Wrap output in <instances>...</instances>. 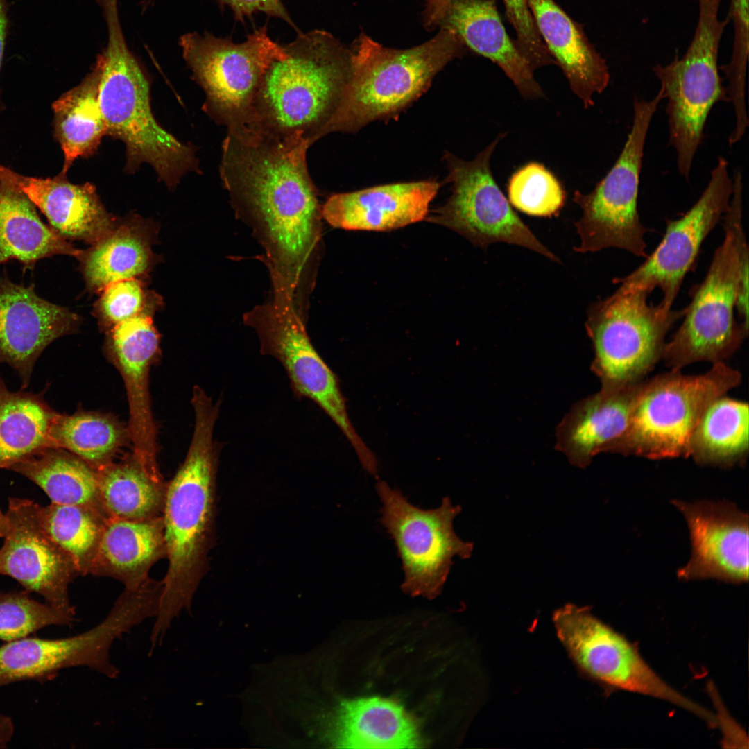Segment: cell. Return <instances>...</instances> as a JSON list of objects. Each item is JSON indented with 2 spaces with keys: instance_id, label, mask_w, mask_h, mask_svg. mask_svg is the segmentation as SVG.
Returning <instances> with one entry per match:
<instances>
[{
  "instance_id": "6da1fadb",
  "label": "cell",
  "mask_w": 749,
  "mask_h": 749,
  "mask_svg": "<svg viewBox=\"0 0 749 749\" xmlns=\"http://www.w3.org/2000/svg\"><path fill=\"white\" fill-rule=\"evenodd\" d=\"M303 141L227 133L220 175L236 216L264 250L261 261L298 305L309 302L321 246V207Z\"/></svg>"
},
{
  "instance_id": "7a4b0ae2",
  "label": "cell",
  "mask_w": 749,
  "mask_h": 749,
  "mask_svg": "<svg viewBox=\"0 0 749 749\" xmlns=\"http://www.w3.org/2000/svg\"><path fill=\"white\" fill-rule=\"evenodd\" d=\"M194 428L184 462L167 482L162 512L169 561L157 613L150 635L158 646L173 621L189 610L209 567L215 535L216 479L223 447L214 439L220 412L203 388L193 391Z\"/></svg>"
},
{
  "instance_id": "3957f363",
  "label": "cell",
  "mask_w": 749,
  "mask_h": 749,
  "mask_svg": "<svg viewBox=\"0 0 749 749\" xmlns=\"http://www.w3.org/2000/svg\"><path fill=\"white\" fill-rule=\"evenodd\" d=\"M286 57L266 70L255 101L260 136L301 140L325 135L351 71L350 50L329 33H300L284 46Z\"/></svg>"
},
{
  "instance_id": "277c9868",
  "label": "cell",
  "mask_w": 749,
  "mask_h": 749,
  "mask_svg": "<svg viewBox=\"0 0 749 749\" xmlns=\"http://www.w3.org/2000/svg\"><path fill=\"white\" fill-rule=\"evenodd\" d=\"M107 29L105 47L94 66L98 71V100L107 135L126 147L128 172L150 164L159 179L174 187L189 171L199 172L193 148L182 144L155 120L150 85L129 49L120 23L118 0H96Z\"/></svg>"
},
{
  "instance_id": "5b68a950",
  "label": "cell",
  "mask_w": 749,
  "mask_h": 749,
  "mask_svg": "<svg viewBox=\"0 0 749 749\" xmlns=\"http://www.w3.org/2000/svg\"><path fill=\"white\" fill-rule=\"evenodd\" d=\"M463 51L459 37L446 26L429 41L406 49L385 47L361 33L350 49L348 83L325 135L354 132L399 114Z\"/></svg>"
},
{
  "instance_id": "8992f818",
  "label": "cell",
  "mask_w": 749,
  "mask_h": 749,
  "mask_svg": "<svg viewBox=\"0 0 749 749\" xmlns=\"http://www.w3.org/2000/svg\"><path fill=\"white\" fill-rule=\"evenodd\" d=\"M741 382V374L725 362L707 372L679 370L644 379L628 424L605 453L648 459L688 457L691 434L707 408Z\"/></svg>"
},
{
  "instance_id": "52a82bcc",
  "label": "cell",
  "mask_w": 749,
  "mask_h": 749,
  "mask_svg": "<svg viewBox=\"0 0 749 749\" xmlns=\"http://www.w3.org/2000/svg\"><path fill=\"white\" fill-rule=\"evenodd\" d=\"M725 236L704 279L692 290L683 321L666 343L661 359L680 370L698 361L724 362L748 336L735 318L739 274L748 273V248L741 217L723 218Z\"/></svg>"
},
{
  "instance_id": "ba28073f",
  "label": "cell",
  "mask_w": 749,
  "mask_h": 749,
  "mask_svg": "<svg viewBox=\"0 0 749 749\" xmlns=\"http://www.w3.org/2000/svg\"><path fill=\"white\" fill-rule=\"evenodd\" d=\"M179 45L205 92L204 110L239 139L259 137L255 111L257 90L271 62L286 57L284 46L270 37L266 26L241 43L193 32L182 35Z\"/></svg>"
},
{
  "instance_id": "9c48e42d",
  "label": "cell",
  "mask_w": 749,
  "mask_h": 749,
  "mask_svg": "<svg viewBox=\"0 0 749 749\" xmlns=\"http://www.w3.org/2000/svg\"><path fill=\"white\" fill-rule=\"evenodd\" d=\"M698 17L691 42L682 58L657 64L653 71L667 99L669 144L676 153L679 173L689 179L696 153L712 107L729 102L718 72V49L730 17L719 18L722 0H697Z\"/></svg>"
},
{
  "instance_id": "30bf717a",
  "label": "cell",
  "mask_w": 749,
  "mask_h": 749,
  "mask_svg": "<svg viewBox=\"0 0 749 749\" xmlns=\"http://www.w3.org/2000/svg\"><path fill=\"white\" fill-rule=\"evenodd\" d=\"M645 289L620 286L610 296L591 304L585 328L594 357L592 370L601 388L637 383L661 359L666 335L685 313L665 311L648 302Z\"/></svg>"
},
{
  "instance_id": "8fae6325",
  "label": "cell",
  "mask_w": 749,
  "mask_h": 749,
  "mask_svg": "<svg viewBox=\"0 0 749 749\" xmlns=\"http://www.w3.org/2000/svg\"><path fill=\"white\" fill-rule=\"evenodd\" d=\"M271 285L270 300L246 312L243 323L255 331L261 354L281 363L294 395L318 405L345 435L362 466H372L376 457L352 426L338 377L311 343L307 320L298 312L285 288Z\"/></svg>"
},
{
  "instance_id": "7c38bea8",
  "label": "cell",
  "mask_w": 749,
  "mask_h": 749,
  "mask_svg": "<svg viewBox=\"0 0 749 749\" xmlns=\"http://www.w3.org/2000/svg\"><path fill=\"white\" fill-rule=\"evenodd\" d=\"M662 89L650 101L635 98L633 121L624 146L614 165L588 193L576 191L574 201L583 214L575 223L580 244L578 252H595L609 248L647 257L645 235L650 230L640 221L638 194L644 149L651 119Z\"/></svg>"
},
{
  "instance_id": "4fadbf2b",
  "label": "cell",
  "mask_w": 749,
  "mask_h": 749,
  "mask_svg": "<svg viewBox=\"0 0 749 749\" xmlns=\"http://www.w3.org/2000/svg\"><path fill=\"white\" fill-rule=\"evenodd\" d=\"M375 489L382 505L380 522L393 540L402 562V589L412 596L436 598L442 590L453 558H469L473 551V544L461 540L454 528L461 507L446 497L438 508L424 510L384 481L378 480Z\"/></svg>"
},
{
  "instance_id": "5bb4252c",
  "label": "cell",
  "mask_w": 749,
  "mask_h": 749,
  "mask_svg": "<svg viewBox=\"0 0 749 749\" xmlns=\"http://www.w3.org/2000/svg\"><path fill=\"white\" fill-rule=\"evenodd\" d=\"M553 620L572 659L592 679L612 689L663 700L716 726L712 712L664 681L632 643L588 608L567 604L555 611Z\"/></svg>"
},
{
  "instance_id": "9a60e30c",
  "label": "cell",
  "mask_w": 749,
  "mask_h": 749,
  "mask_svg": "<svg viewBox=\"0 0 749 749\" xmlns=\"http://www.w3.org/2000/svg\"><path fill=\"white\" fill-rule=\"evenodd\" d=\"M505 135H499L472 160L445 154L447 180L451 184V194L431 216V221L453 230L482 248L503 242L560 262L513 210L492 175L490 159Z\"/></svg>"
},
{
  "instance_id": "2e32d148",
  "label": "cell",
  "mask_w": 749,
  "mask_h": 749,
  "mask_svg": "<svg viewBox=\"0 0 749 749\" xmlns=\"http://www.w3.org/2000/svg\"><path fill=\"white\" fill-rule=\"evenodd\" d=\"M732 193L728 162L719 156L704 191L680 218L668 220L665 234L654 251L628 275L616 278L623 286L658 288L662 293L659 304L672 309L687 273L693 268L700 247L726 212Z\"/></svg>"
},
{
  "instance_id": "e0dca14e",
  "label": "cell",
  "mask_w": 749,
  "mask_h": 749,
  "mask_svg": "<svg viewBox=\"0 0 749 749\" xmlns=\"http://www.w3.org/2000/svg\"><path fill=\"white\" fill-rule=\"evenodd\" d=\"M135 626L131 610L114 604L102 621L80 634L7 642L0 646V687L27 680H50L62 669L78 666L116 678L119 670L111 661V647Z\"/></svg>"
},
{
  "instance_id": "ac0fdd59",
  "label": "cell",
  "mask_w": 749,
  "mask_h": 749,
  "mask_svg": "<svg viewBox=\"0 0 749 749\" xmlns=\"http://www.w3.org/2000/svg\"><path fill=\"white\" fill-rule=\"evenodd\" d=\"M38 504L10 499L8 529L0 549V574L17 580L46 603L74 614L69 585L78 574L73 562L50 539L37 517Z\"/></svg>"
},
{
  "instance_id": "d6986e66",
  "label": "cell",
  "mask_w": 749,
  "mask_h": 749,
  "mask_svg": "<svg viewBox=\"0 0 749 749\" xmlns=\"http://www.w3.org/2000/svg\"><path fill=\"white\" fill-rule=\"evenodd\" d=\"M689 531L691 553L677 571L681 580L748 581V515L727 501L672 500Z\"/></svg>"
},
{
  "instance_id": "ffe728a7",
  "label": "cell",
  "mask_w": 749,
  "mask_h": 749,
  "mask_svg": "<svg viewBox=\"0 0 749 749\" xmlns=\"http://www.w3.org/2000/svg\"><path fill=\"white\" fill-rule=\"evenodd\" d=\"M78 315L5 276L0 279V364L6 363L28 386L34 365L54 341L73 333Z\"/></svg>"
},
{
  "instance_id": "44dd1931",
  "label": "cell",
  "mask_w": 749,
  "mask_h": 749,
  "mask_svg": "<svg viewBox=\"0 0 749 749\" xmlns=\"http://www.w3.org/2000/svg\"><path fill=\"white\" fill-rule=\"evenodd\" d=\"M152 316L144 314L115 325L109 329V339L127 391L128 434L133 445V454L148 468L159 470L148 391V371L159 344Z\"/></svg>"
},
{
  "instance_id": "7402d4cb",
  "label": "cell",
  "mask_w": 749,
  "mask_h": 749,
  "mask_svg": "<svg viewBox=\"0 0 749 749\" xmlns=\"http://www.w3.org/2000/svg\"><path fill=\"white\" fill-rule=\"evenodd\" d=\"M439 188L437 182L422 180L336 193L326 200L321 214L336 228L391 230L424 219Z\"/></svg>"
},
{
  "instance_id": "603a6c76",
  "label": "cell",
  "mask_w": 749,
  "mask_h": 749,
  "mask_svg": "<svg viewBox=\"0 0 749 749\" xmlns=\"http://www.w3.org/2000/svg\"><path fill=\"white\" fill-rule=\"evenodd\" d=\"M0 180L24 193L46 216L50 227L67 241L92 245L117 223L89 182L74 184L62 173L52 178L27 177L1 164Z\"/></svg>"
},
{
  "instance_id": "cb8c5ba5",
  "label": "cell",
  "mask_w": 749,
  "mask_h": 749,
  "mask_svg": "<svg viewBox=\"0 0 749 749\" xmlns=\"http://www.w3.org/2000/svg\"><path fill=\"white\" fill-rule=\"evenodd\" d=\"M643 381L601 388L571 407L556 429V449L571 465L585 468L625 431Z\"/></svg>"
},
{
  "instance_id": "d4e9b609",
  "label": "cell",
  "mask_w": 749,
  "mask_h": 749,
  "mask_svg": "<svg viewBox=\"0 0 749 749\" xmlns=\"http://www.w3.org/2000/svg\"><path fill=\"white\" fill-rule=\"evenodd\" d=\"M540 37L573 92L585 108L610 82L606 61L588 40L582 27L553 0H527Z\"/></svg>"
},
{
  "instance_id": "484cf974",
  "label": "cell",
  "mask_w": 749,
  "mask_h": 749,
  "mask_svg": "<svg viewBox=\"0 0 749 749\" xmlns=\"http://www.w3.org/2000/svg\"><path fill=\"white\" fill-rule=\"evenodd\" d=\"M442 24L463 44L497 64L524 98L544 96L533 70L508 36L494 0H451Z\"/></svg>"
},
{
  "instance_id": "4316f807",
  "label": "cell",
  "mask_w": 749,
  "mask_h": 749,
  "mask_svg": "<svg viewBox=\"0 0 749 749\" xmlns=\"http://www.w3.org/2000/svg\"><path fill=\"white\" fill-rule=\"evenodd\" d=\"M325 737L335 748H415L417 727L403 707L379 697L343 700Z\"/></svg>"
},
{
  "instance_id": "83f0119b",
  "label": "cell",
  "mask_w": 749,
  "mask_h": 749,
  "mask_svg": "<svg viewBox=\"0 0 749 749\" xmlns=\"http://www.w3.org/2000/svg\"><path fill=\"white\" fill-rule=\"evenodd\" d=\"M155 227L138 216L117 221L102 238L76 258L87 288L100 293L110 284L141 278L155 263Z\"/></svg>"
},
{
  "instance_id": "f1b7e54d",
  "label": "cell",
  "mask_w": 749,
  "mask_h": 749,
  "mask_svg": "<svg viewBox=\"0 0 749 749\" xmlns=\"http://www.w3.org/2000/svg\"><path fill=\"white\" fill-rule=\"evenodd\" d=\"M165 558L162 515L144 520L110 517L89 574L133 587L148 578L151 567Z\"/></svg>"
},
{
  "instance_id": "f546056e",
  "label": "cell",
  "mask_w": 749,
  "mask_h": 749,
  "mask_svg": "<svg viewBox=\"0 0 749 749\" xmlns=\"http://www.w3.org/2000/svg\"><path fill=\"white\" fill-rule=\"evenodd\" d=\"M43 223L35 206L12 184L0 180V264L17 259L26 268L54 255L81 252Z\"/></svg>"
},
{
  "instance_id": "4dcf8cb0",
  "label": "cell",
  "mask_w": 749,
  "mask_h": 749,
  "mask_svg": "<svg viewBox=\"0 0 749 749\" xmlns=\"http://www.w3.org/2000/svg\"><path fill=\"white\" fill-rule=\"evenodd\" d=\"M749 452V406L725 395L707 408L688 445V457L700 465L743 466Z\"/></svg>"
},
{
  "instance_id": "1f68e13d",
  "label": "cell",
  "mask_w": 749,
  "mask_h": 749,
  "mask_svg": "<svg viewBox=\"0 0 749 749\" xmlns=\"http://www.w3.org/2000/svg\"><path fill=\"white\" fill-rule=\"evenodd\" d=\"M96 470L109 518L144 520L162 515L167 483L160 471L149 469L133 454Z\"/></svg>"
},
{
  "instance_id": "d6a6232c",
  "label": "cell",
  "mask_w": 749,
  "mask_h": 749,
  "mask_svg": "<svg viewBox=\"0 0 749 749\" xmlns=\"http://www.w3.org/2000/svg\"><path fill=\"white\" fill-rule=\"evenodd\" d=\"M10 470L37 484L51 502L87 507L109 518L101 499L96 470L66 450L46 448Z\"/></svg>"
},
{
  "instance_id": "836d02e7",
  "label": "cell",
  "mask_w": 749,
  "mask_h": 749,
  "mask_svg": "<svg viewBox=\"0 0 749 749\" xmlns=\"http://www.w3.org/2000/svg\"><path fill=\"white\" fill-rule=\"evenodd\" d=\"M58 414L40 394L9 390L0 374V470L52 447Z\"/></svg>"
},
{
  "instance_id": "e575fe53",
  "label": "cell",
  "mask_w": 749,
  "mask_h": 749,
  "mask_svg": "<svg viewBox=\"0 0 749 749\" xmlns=\"http://www.w3.org/2000/svg\"><path fill=\"white\" fill-rule=\"evenodd\" d=\"M98 71L95 66L77 86L52 105L55 136L64 154L62 173L74 162L94 153L107 129L98 100Z\"/></svg>"
},
{
  "instance_id": "d590c367",
  "label": "cell",
  "mask_w": 749,
  "mask_h": 749,
  "mask_svg": "<svg viewBox=\"0 0 749 749\" xmlns=\"http://www.w3.org/2000/svg\"><path fill=\"white\" fill-rule=\"evenodd\" d=\"M37 517L50 539L73 562L79 575L89 574L106 521L85 506L51 502L37 506Z\"/></svg>"
},
{
  "instance_id": "8d00e7d4",
  "label": "cell",
  "mask_w": 749,
  "mask_h": 749,
  "mask_svg": "<svg viewBox=\"0 0 749 749\" xmlns=\"http://www.w3.org/2000/svg\"><path fill=\"white\" fill-rule=\"evenodd\" d=\"M52 447L66 450L97 470L112 461L125 438L110 417L87 412L58 413L51 428Z\"/></svg>"
},
{
  "instance_id": "74e56055",
  "label": "cell",
  "mask_w": 749,
  "mask_h": 749,
  "mask_svg": "<svg viewBox=\"0 0 749 749\" xmlns=\"http://www.w3.org/2000/svg\"><path fill=\"white\" fill-rule=\"evenodd\" d=\"M507 192L511 205L535 217L558 216L566 200L565 191L558 178L535 162L522 166L511 175Z\"/></svg>"
},
{
  "instance_id": "f35d334b",
  "label": "cell",
  "mask_w": 749,
  "mask_h": 749,
  "mask_svg": "<svg viewBox=\"0 0 749 749\" xmlns=\"http://www.w3.org/2000/svg\"><path fill=\"white\" fill-rule=\"evenodd\" d=\"M75 615L24 592L0 593V640L10 642L49 626H71Z\"/></svg>"
},
{
  "instance_id": "ab89813d",
  "label": "cell",
  "mask_w": 749,
  "mask_h": 749,
  "mask_svg": "<svg viewBox=\"0 0 749 749\" xmlns=\"http://www.w3.org/2000/svg\"><path fill=\"white\" fill-rule=\"evenodd\" d=\"M98 293L93 312L100 325L108 330L135 317L153 315L162 305L160 296L148 289L141 278L112 282Z\"/></svg>"
},
{
  "instance_id": "60d3db41",
  "label": "cell",
  "mask_w": 749,
  "mask_h": 749,
  "mask_svg": "<svg viewBox=\"0 0 749 749\" xmlns=\"http://www.w3.org/2000/svg\"><path fill=\"white\" fill-rule=\"evenodd\" d=\"M503 2L507 17L516 32L515 42L531 68L534 71L556 64L540 37L527 0H503Z\"/></svg>"
},
{
  "instance_id": "b9f144b4",
  "label": "cell",
  "mask_w": 749,
  "mask_h": 749,
  "mask_svg": "<svg viewBox=\"0 0 749 749\" xmlns=\"http://www.w3.org/2000/svg\"><path fill=\"white\" fill-rule=\"evenodd\" d=\"M221 6L231 8L234 17L243 21L247 17L261 12L268 16L280 18L295 28L281 0H218Z\"/></svg>"
},
{
  "instance_id": "7bdbcfd3",
  "label": "cell",
  "mask_w": 749,
  "mask_h": 749,
  "mask_svg": "<svg viewBox=\"0 0 749 749\" xmlns=\"http://www.w3.org/2000/svg\"><path fill=\"white\" fill-rule=\"evenodd\" d=\"M749 0H731L728 14L732 19L734 28L732 55L744 58L748 55L749 49Z\"/></svg>"
},
{
  "instance_id": "ee69618b",
  "label": "cell",
  "mask_w": 749,
  "mask_h": 749,
  "mask_svg": "<svg viewBox=\"0 0 749 749\" xmlns=\"http://www.w3.org/2000/svg\"><path fill=\"white\" fill-rule=\"evenodd\" d=\"M451 0H426L424 23L427 28L442 24Z\"/></svg>"
},
{
  "instance_id": "f6af8a7d",
  "label": "cell",
  "mask_w": 749,
  "mask_h": 749,
  "mask_svg": "<svg viewBox=\"0 0 749 749\" xmlns=\"http://www.w3.org/2000/svg\"><path fill=\"white\" fill-rule=\"evenodd\" d=\"M8 28L6 0H0V69L5 49Z\"/></svg>"
},
{
  "instance_id": "bcb514c9",
  "label": "cell",
  "mask_w": 749,
  "mask_h": 749,
  "mask_svg": "<svg viewBox=\"0 0 749 749\" xmlns=\"http://www.w3.org/2000/svg\"><path fill=\"white\" fill-rule=\"evenodd\" d=\"M8 529V517L0 509V537H3Z\"/></svg>"
},
{
  "instance_id": "7dc6e473",
  "label": "cell",
  "mask_w": 749,
  "mask_h": 749,
  "mask_svg": "<svg viewBox=\"0 0 749 749\" xmlns=\"http://www.w3.org/2000/svg\"><path fill=\"white\" fill-rule=\"evenodd\" d=\"M155 0H144L141 6L143 10H145L146 8H148L152 3L155 2Z\"/></svg>"
}]
</instances>
